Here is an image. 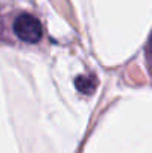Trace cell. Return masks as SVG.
<instances>
[{"instance_id":"cell-1","label":"cell","mask_w":152,"mask_h":153,"mask_svg":"<svg viewBox=\"0 0 152 153\" xmlns=\"http://www.w3.org/2000/svg\"><path fill=\"white\" fill-rule=\"evenodd\" d=\"M13 33L19 40L36 45L43 36V27L36 16L30 13H21L13 21Z\"/></svg>"},{"instance_id":"cell-2","label":"cell","mask_w":152,"mask_h":153,"mask_svg":"<svg viewBox=\"0 0 152 153\" xmlns=\"http://www.w3.org/2000/svg\"><path fill=\"white\" fill-rule=\"evenodd\" d=\"M94 82H93V79H88V77H82V76H79L78 79H76V88L81 91V92H85V94H90L93 89H94Z\"/></svg>"}]
</instances>
